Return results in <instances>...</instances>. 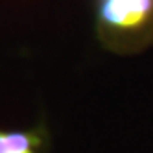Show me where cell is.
<instances>
[{
    "label": "cell",
    "instance_id": "cell-1",
    "mask_svg": "<svg viewBox=\"0 0 153 153\" xmlns=\"http://www.w3.org/2000/svg\"><path fill=\"white\" fill-rule=\"evenodd\" d=\"M94 28L109 52H144L153 45V0H94Z\"/></svg>",
    "mask_w": 153,
    "mask_h": 153
},
{
    "label": "cell",
    "instance_id": "cell-2",
    "mask_svg": "<svg viewBox=\"0 0 153 153\" xmlns=\"http://www.w3.org/2000/svg\"><path fill=\"white\" fill-rule=\"evenodd\" d=\"M46 133L37 129H0V153H41Z\"/></svg>",
    "mask_w": 153,
    "mask_h": 153
}]
</instances>
